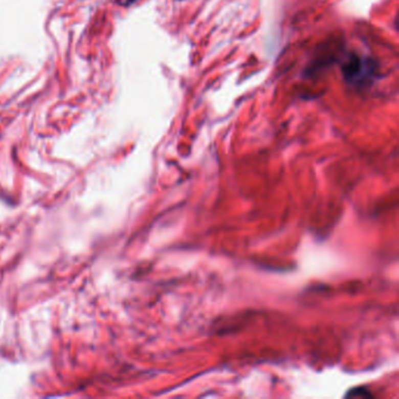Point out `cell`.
Listing matches in <instances>:
<instances>
[{
  "mask_svg": "<svg viewBox=\"0 0 399 399\" xmlns=\"http://www.w3.org/2000/svg\"><path fill=\"white\" fill-rule=\"evenodd\" d=\"M372 61L360 56H352L343 66V75L350 83L361 84L373 75Z\"/></svg>",
  "mask_w": 399,
  "mask_h": 399,
  "instance_id": "cell-1",
  "label": "cell"
},
{
  "mask_svg": "<svg viewBox=\"0 0 399 399\" xmlns=\"http://www.w3.org/2000/svg\"><path fill=\"white\" fill-rule=\"evenodd\" d=\"M135 2V0H120L121 4H123V5H129V4H131Z\"/></svg>",
  "mask_w": 399,
  "mask_h": 399,
  "instance_id": "cell-2",
  "label": "cell"
}]
</instances>
